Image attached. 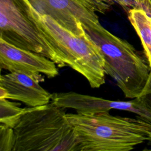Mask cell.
I'll return each instance as SVG.
<instances>
[{"instance_id": "1", "label": "cell", "mask_w": 151, "mask_h": 151, "mask_svg": "<svg viewBox=\"0 0 151 151\" xmlns=\"http://www.w3.org/2000/svg\"><path fill=\"white\" fill-rule=\"evenodd\" d=\"M80 151H130L149 139L151 123L136 118L113 116L109 112L67 114Z\"/></svg>"}, {"instance_id": "2", "label": "cell", "mask_w": 151, "mask_h": 151, "mask_svg": "<svg viewBox=\"0 0 151 151\" xmlns=\"http://www.w3.org/2000/svg\"><path fill=\"white\" fill-rule=\"evenodd\" d=\"M13 151H80L76 133L64 109L52 101L25 108L13 128Z\"/></svg>"}, {"instance_id": "3", "label": "cell", "mask_w": 151, "mask_h": 151, "mask_svg": "<svg viewBox=\"0 0 151 151\" xmlns=\"http://www.w3.org/2000/svg\"><path fill=\"white\" fill-rule=\"evenodd\" d=\"M28 4L31 16L39 31L65 64L86 78L92 88H99L104 84L103 56L87 33L77 35L51 17L38 14L29 2Z\"/></svg>"}, {"instance_id": "4", "label": "cell", "mask_w": 151, "mask_h": 151, "mask_svg": "<svg viewBox=\"0 0 151 151\" xmlns=\"http://www.w3.org/2000/svg\"><path fill=\"white\" fill-rule=\"evenodd\" d=\"M84 29L100 51L106 74L115 80L125 97L133 99L139 96L151 71L148 62L131 44L111 33L100 23Z\"/></svg>"}, {"instance_id": "5", "label": "cell", "mask_w": 151, "mask_h": 151, "mask_svg": "<svg viewBox=\"0 0 151 151\" xmlns=\"http://www.w3.org/2000/svg\"><path fill=\"white\" fill-rule=\"evenodd\" d=\"M0 38L47 57L58 67L65 64L33 21L27 0H0Z\"/></svg>"}, {"instance_id": "6", "label": "cell", "mask_w": 151, "mask_h": 151, "mask_svg": "<svg viewBox=\"0 0 151 151\" xmlns=\"http://www.w3.org/2000/svg\"><path fill=\"white\" fill-rule=\"evenodd\" d=\"M40 14L51 17L67 29L77 34L84 28L100 24L97 12L111 10L113 0H28Z\"/></svg>"}, {"instance_id": "7", "label": "cell", "mask_w": 151, "mask_h": 151, "mask_svg": "<svg viewBox=\"0 0 151 151\" xmlns=\"http://www.w3.org/2000/svg\"><path fill=\"white\" fill-rule=\"evenodd\" d=\"M0 67L9 72H21L41 80L58 75L57 65L40 54L15 47L0 38Z\"/></svg>"}, {"instance_id": "8", "label": "cell", "mask_w": 151, "mask_h": 151, "mask_svg": "<svg viewBox=\"0 0 151 151\" xmlns=\"http://www.w3.org/2000/svg\"><path fill=\"white\" fill-rule=\"evenodd\" d=\"M40 80L33 76L14 71L1 76L0 86L8 91L7 99L37 107L49 103L52 96L40 85Z\"/></svg>"}, {"instance_id": "9", "label": "cell", "mask_w": 151, "mask_h": 151, "mask_svg": "<svg viewBox=\"0 0 151 151\" xmlns=\"http://www.w3.org/2000/svg\"><path fill=\"white\" fill-rule=\"evenodd\" d=\"M128 19L139 36L144 54L151 69V17L142 9L130 8Z\"/></svg>"}, {"instance_id": "10", "label": "cell", "mask_w": 151, "mask_h": 151, "mask_svg": "<svg viewBox=\"0 0 151 151\" xmlns=\"http://www.w3.org/2000/svg\"><path fill=\"white\" fill-rule=\"evenodd\" d=\"M19 106L7 99H0V123L14 128L25 111V108Z\"/></svg>"}, {"instance_id": "11", "label": "cell", "mask_w": 151, "mask_h": 151, "mask_svg": "<svg viewBox=\"0 0 151 151\" xmlns=\"http://www.w3.org/2000/svg\"><path fill=\"white\" fill-rule=\"evenodd\" d=\"M15 142L14 129L1 123L0 151H13Z\"/></svg>"}, {"instance_id": "12", "label": "cell", "mask_w": 151, "mask_h": 151, "mask_svg": "<svg viewBox=\"0 0 151 151\" xmlns=\"http://www.w3.org/2000/svg\"><path fill=\"white\" fill-rule=\"evenodd\" d=\"M137 98L144 105L151 110V71L144 90Z\"/></svg>"}, {"instance_id": "13", "label": "cell", "mask_w": 151, "mask_h": 151, "mask_svg": "<svg viewBox=\"0 0 151 151\" xmlns=\"http://www.w3.org/2000/svg\"><path fill=\"white\" fill-rule=\"evenodd\" d=\"M147 142H148V145L149 146H151V132H150V133H149V139Z\"/></svg>"}]
</instances>
